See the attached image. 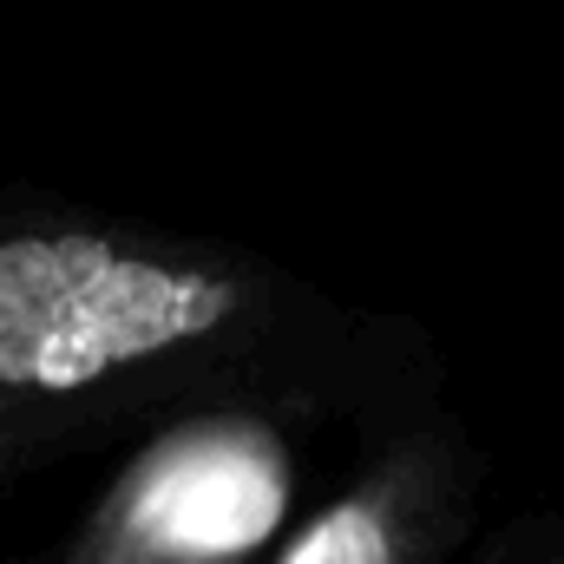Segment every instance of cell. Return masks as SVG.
<instances>
[{"instance_id":"1","label":"cell","mask_w":564,"mask_h":564,"mask_svg":"<svg viewBox=\"0 0 564 564\" xmlns=\"http://www.w3.org/2000/svg\"><path fill=\"white\" fill-rule=\"evenodd\" d=\"M230 295L86 237L0 250V381L86 388L119 361L158 355L224 322Z\"/></svg>"},{"instance_id":"2","label":"cell","mask_w":564,"mask_h":564,"mask_svg":"<svg viewBox=\"0 0 564 564\" xmlns=\"http://www.w3.org/2000/svg\"><path fill=\"white\" fill-rule=\"evenodd\" d=\"M289 506L276 453L250 433H184L158 446L112 512L106 564H237L270 545Z\"/></svg>"},{"instance_id":"3","label":"cell","mask_w":564,"mask_h":564,"mask_svg":"<svg viewBox=\"0 0 564 564\" xmlns=\"http://www.w3.org/2000/svg\"><path fill=\"white\" fill-rule=\"evenodd\" d=\"M282 564H401V545H394V525L381 506L368 499H348L335 512H322L289 552Z\"/></svg>"}]
</instances>
